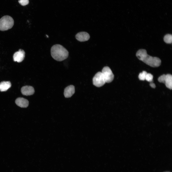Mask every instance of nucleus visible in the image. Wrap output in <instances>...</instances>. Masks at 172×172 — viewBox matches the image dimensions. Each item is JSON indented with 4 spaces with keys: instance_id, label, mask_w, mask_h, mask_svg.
Listing matches in <instances>:
<instances>
[{
    "instance_id": "nucleus-11",
    "label": "nucleus",
    "mask_w": 172,
    "mask_h": 172,
    "mask_svg": "<svg viewBox=\"0 0 172 172\" xmlns=\"http://www.w3.org/2000/svg\"><path fill=\"white\" fill-rule=\"evenodd\" d=\"M16 104L21 108L27 107L29 105V102L27 99L22 97H19L15 100Z\"/></svg>"
},
{
    "instance_id": "nucleus-2",
    "label": "nucleus",
    "mask_w": 172,
    "mask_h": 172,
    "mask_svg": "<svg viewBox=\"0 0 172 172\" xmlns=\"http://www.w3.org/2000/svg\"><path fill=\"white\" fill-rule=\"evenodd\" d=\"M51 56L55 60L61 61L67 59L69 55L67 50L62 45L56 44L53 46L51 49Z\"/></svg>"
},
{
    "instance_id": "nucleus-17",
    "label": "nucleus",
    "mask_w": 172,
    "mask_h": 172,
    "mask_svg": "<svg viewBox=\"0 0 172 172\" xmlns=\"http://www.w3.org/2000/svg\"><path fill=\"white\" fill-rule=\"evenodd\" d=\"M150 85L151 87L153 88H155L156 87L155 84L152 82H150Z\"/></svg>"
},
{
    "instance_id": "nucleus-3",
    "label": "nucleus",
    "mask_w": 172,
    "mask_h": 172,
    "mask_svg": "<svg viewBox=\"0 0 172 172\" xmlns=\"http://www.w3.org/2000/svg\"><path fill=\"white\" fill-rule=\"evenodd\" d=\"M14 24V21L11 16H5L0 19V30L5 31L11 28Z\"/></svg>"
},
{
    "instance_id": "nucleus-8",
    "label": "nucleus",
    "mask_w": 172,
    "mask_h": 172,
    "mask_svg": "<svg viewBox=\"0 0 172 172\" xmlns=\"http://www.w3.org/2000/svg\"><path fill=\"white\" fill-rule=\"evenodd\" d=\"M76 39L80 42H84L88 40L90 36L88 33L86 32H81L78 33L75 35Z\"/></svg>"
},
{
    "instance_id": "nucleus-14",
    "label": "nucleus",
    "mask_w": 172,
    "mask_h": 172,
    "mask_svg": "<svg viewBox=\"0 0 172 172\" xmlns=\"http://www.w3.org/2000/svg\"><path fill=\"white\" fill-rule=\"evenodd\" d=\"M147 72L145 71H143L142 72L140 73L138 76L139 79L141 81H144Z\"/></svg>"
},
{
    "instance_id": "nucleus-1",
    "label": "nucleus",
    "mask_w": 172,
    "mask_h": 172,
    "mask_svg": "<svg viewBox=\"0 0 172 172\" xmlns=\"http://www.w3.org/2000/svg\"><path fill=\"white\" fill-rule=\"evenodd\" d=\"M136 55L139 60L151 67H157L161 64V61L160 58L148 55L145 49H139L136 52Z\"/></svg>"
},
{
    "instance_id": "nucleus-16",
    "label": "nucleus",
    "mask_w": 172,
    "mask_h": 172,
    "mask_svg": "<svg viewBox=\"0 0 172 172\" xmlns=\"http://www.w3.org/2000/svg\"><path fill=\"white\" fill-rule=\"evenodd\" d=\"M18 1L19 3L22 6L27 5L29 3V0H19Z\"/></svg>"
},
{
    "instance_id": "nucleus-9",
    "label": "nucleus",
    "mask_w": 172,
    "mask_h": 172,
    "mask_svg": "<svg viewBox=\"0 0 172 172\" xmlns=\"http://www.w3.org/2000/svg\"><path fill=\"white\" fill-rule=\"evenodd\" d=\"M21 92L23 95L27 96L33 94L35 91L34 88L32 86H26L22 88Z\"/></svg>"
},
{
    "instance_id": "nucleus-13",
    "label": "nucleus",
    "mask_w": 172,
    "mask_h": 172,
    "mask_svg": "<svg viewBox=\"0 0 172 172\" xmlns=\"http://www.w3.org/2000/svg\"><path fill=\"white\" fill-rule=\"evenodd\" d=\"M163 39L164 42L167 44H170L172 43V36L170 34H167L164 37Z\"/></svg>"
},
{
    "instance_id": "nucleus-5",
    "label": "nucleus",
    "mask_w": 172,
    "mask_h": 172,
    "mask_svg": "<svg viewBox=\"0 0 172 172\" xmlns=\"http://www.w3.org/2000/svg\"><path fill=\"white\" fill-rule=\"evenodd\" d=\"M102 74L106 82L109 83L111 82L114 78V75L109 67L105 66L102 70Z\"/></svg>"
},
{
    "instance_id": "nucleus-15",
    "label": "nucleus",
    "mask_w": 172,
    "mask_h": 172,
    "mask_svg": "<svg viewBox=\"0 0 172 172\" xmlns=\"http://www.w3.org/2000/svg\"><path fill=\"white\" fill-rule=\"evenodd\" d=\"M153 78V76L152 74L150 73H147L145 76V80L150 82H152Z\"/></svg>"
},
{
    "instance_id": "nucleus-4",
    "label": "nucleus",
    "mask_w": 172,
    "mask_h": 172,
    "mask_svg": "<svg viewBox=\"0 0 172 172\" xmlns=\"http://www.w3.org/2000/svg\"><path fill=\"white\" fill-rule=\"evenodd\" d=\"M158 81L161 83L165 84L166 86L168 89H172V76L170 74L166 75L164 74L159 77Z\"/></svg>"
},
{
    "instance_id": "nucleus-10",
    "label": "nucleus",
    "mask_w": 172,
    "mask_h": 172,
    "mask_svg": "<svg viewBox=\"0 0 172 172\" xmlns=\"http://www.w3.org/2000/svg\"><path fill=\"white\" fill-rule=\"evenodd\" d=\"M75 92L74 86L73 85H70L64 89V95L65 98H69L71 97Z\"/></svg>"
},
{
    "instance_id": "nucleus-6",
    "label": "nucleus",
    "mask_w": 172,
    "mask_h": 172,
    "mask_svg": "<svg viewBox=\"0 0 172 172\" xmlns=\"http://www.w3.org/2000/svg\"><path fill=\"white\" fill-rule=\"evenodd\" d=\"M104 79L101 72H97L93 79V83L95 86L99 87L103 86L105 83Z\"/></svg>"
},
{
    "instance_id": "nucleus-7",
    "label": "nucleus",
    "mask_w": 172,
    "mask_h": 172,
    "mask_svg": "<svg viewBox=\"0 0 172 172\" xmlns=\"http://www.w3.org/2000/svg\"><path fill=\"white\" fill-rule=\"evenodd\" d=\"M25 53L24 50L19 49L18 51L15 52L13 54V59L14 61L18 62H22L25 57Z\"/></svg>"
},
{
    "instance_id": "nucleus-18",
    "label": "nucleus",
    "mask_w": 172,
    "mask_h": 172,
    "mask_svg": "<svg viewBox=\"0 0 172 172\" xmlns=\"http://www.w3.org/2000/svg\"></svg>"
},
{
    "instance_id": "nucleus-12",
    "label": "nucleus",
    "mask_w": 172,
    "mask_h": 172,
    "mask_svg": "<svg viewBox=\"0 0 172 172\" xmlns=\"http://www.w3.org/2000/svg\"><path fill=\"white\" fill-rule=\"evenodd\" d=\"M11 86L10 81H3L0 83V91H6Z\"/></svg>"
}]
</instances>
